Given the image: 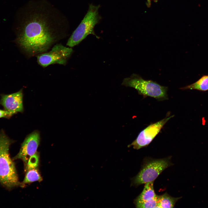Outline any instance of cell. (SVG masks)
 I'll use <instances>...</instances> for the list:
<instances>
[{"mask_svg": "<svg viewBox=\"0 0 208 208\" xmlns=\"http://www.w3.org/2000/svg\"><path fill=\"white\" fill-rule=\"evenodd\" d=\"M157 196L154 190L153 182H149L145 183L142 191L134 200V203L151 200Z\"/></svg>", "mask_w": 208, "mask_h": 208, "instance_id": "obj_10", "label": "cell"}, {"mask_svg": "<svg viewBox=\"0 0 208 208\" xmlns=\"http://www.w3.org/2000/svg\"><path fill=\"white\" fill-rule=\"evenodd\" d=\"M170 159V157L160 159H145L139 172L132 179L131 185L137 186L154 182L162 172L172 165Z\"/></svg>", "mask_w": 208, "mask_h": 208, "instance_id": "obj_4", "label": "cell"}, {"mask_svg": "<svg viewBox=\"0 0 208 208\" xmlns=\"http://www.w3.org/2000/svg\"><path fill=\"white\" fill-rule=\"evenodd\" d=\"M99 6L90 5L87 14L68 39L67 46L71 48L77 45L90 34L97 37L94 28L99 21Z\"/></svg>", "mask_w": 208, "mask_h": 208, "instance_id": "obj_5", "label": "cell"}, {"mask_svg": "<svg viewBox=\"0 0 208 208\" xmlns=\"http://www.w3.org/2000/svg\"><path fill=\"white\" fill-rule=\"evenodd\" d=\"M122 85L135 89L144 97L149 96L159 101L168 99L167 87L162 86L153 80H145L139 75L133 74L125 78Z\"/></svg>", "mask_w": 208, "mask_h": 208, "instance_id": "obj_3", "label": "cell"}, {"mask_svg": "<svg viewBox=\"0 0 208 208\" xmlns=\"http://www.w3.org/2000/svg\"><path fill=\"white\" fill-rule=\"evenodd\" d=\"M181 198L172 197L166 192L158 195V208H173L176 202Z\"/></svg>", "mask_w": 208, "mask_h": 208, "instance_id": "obj_13", "label": "cell"}, {"mask_svg": "<svg viewBox=\"0 0 208 208\" xmlns=\"http://www.w3.org/2000/svg\"><path fill=\"white\" fill-rule=\"evenodd\" d=\"M180 89L183 90H196L202 91L208 90V75H204L194 83Z\"/></svg>", "mask_w": 208, "mask_h": 208, "instance_id": "obj_11", "label": "cell"}, {"mask_svg": "<svg viewBox=\"0 0 208 208\" xmlns=\"http://www.w3.org/2000/svg\"><path fill=\"white\" fill-rule=\"evenodd\" d=\"M32 16L25 22L16 40L19 46L30 55L45 52L55 39L45 17L39 14Z\"/></svg>", "mask_w": 208, "mask_h": 208, "instance_id": "obj_1", "label": "cell"}, {"mask_svg": "<svg viewBox=\"0 0 208 208\" xmlns=\"http://www.w3.org/2000/svg\"><path fill=\"white\" fill-rule=\"evenodd\" d=\"M134 203L137 208H158V195L156 198L151 200Z\"/></svg>", "mask_w": 208, "mask_h": 208, "instance_id": "obj_14", "label": "cell"}, {"mask_svg": "<svg viewBox=\"0 0 208 208\" xmlns=\"http://www.w3.org/2000/svg\"><path fill=\"white\" fill-rule=\"evenodd\" d=\"M40 141L39 132L34 131L29 134L21 144L19 151L13 159L22 160L25 166L29 158L37 152Z\"/></svg>", "mask_w": 208, "mask_h": 208, "instance_id": "obj_8", "label": "cell"}, {"mask_svg": "<svg viewBox=\"0 0 208 208\" xmlns=\"http://www.w3.org/2000/svg\"><path fill=\"white\" fill-rule=\"evenodd\" d=\"M23 91L22 90L12 94H2L0 100V104L4 110L12 115L18 112L23 111Z\"/></svg>", "mask_w": 208, "mask_h": 208, "instance_id": "obj_9", "label": "cell"}, {"mask_svg": "<svg viewBox=\"0 0 208 208\" xmlns=\"http://www.w3.org/2000/svg\"><path fill=\"white\" fill-rule=\"evenodd\" d=\"M39 154L37 152L31 156L29 159L25 166V171L35 168H38L39 163Z\"/></svg>", "mask_w": 208, "mask_h": 208, "instance_id": "obj_15", "label": "cell"}, {"mask_svg": "<svg viewBox=\"0 0 208 208\" xmlns=\"http://www.w3.org/2000/svg\"><path fill=\"white\" fill-rule=\"evenodd\" d=\"M12 115L8 112L4 110L0 109V118H9Z\"/></svg>", "mask_w": 208, "mask_h": 208, "instance_id": "obj_16", "label": "cell"}, {"mask_svg": "<svg viewBox=\"0 0 208 208\" xmlns=\"http://www.w3.org/2000/svg\"><path fill=\"white\" fill-rule=\"evenodd\" d=\"M73 52L71 47L64 46L61 44H57L49 52L38 55L37 62L43 67L55 64L65 65Z\"/></svg>", "mask_w": 208, "mask_h": 208, "instance_id": "obj_6", "label": "cell"}, {"mask_svg": "<svg viewBox=\"0 0 208 208\" xmlns=\"http://www.w3.org/2000/svg\"><path fill=\"white\" fill-rule=\"evenodd\" d=\"M174 116L166 117L156 122L151 124L142 130L136 139L130 144L135 149L138 150L148 146L159 133L166 123Z\"/></svg>", "mask_w": 208, "mask_h": 208, "instance_id": "obj_7", "label": "cell"}, {"mask_svg": "<svg viewBox=\"0 0 208 208\" xmlns=\"http://www.w3.org/2000/svg\"><path fill=\"white\" fill-rule=\"evenodd\" d=\"M26 174L21 185L23 186L26 184L36 181L40 182L42 180L38 168L28 169L25 171Z\"/></svg>", "mask_w": 208, "mask_h": 208, "instance_id": "obj_12", "label": "cell"}, {"mask_svg": "<svg viewBox=\"0 0 208 208\" xmlns=\"http://www.w3.org/2000/svg\"><path fill=\"white\" fill-rule=\"evenodd\" d=\"M12 140L3 130L0 133V182L9 189L20 185L14 164L9 154Z\"/></svg>", "mask_w": 208, "mask_h": 208, "instance_id": "obj_2", "label": "cell"}]
</instances>
